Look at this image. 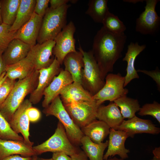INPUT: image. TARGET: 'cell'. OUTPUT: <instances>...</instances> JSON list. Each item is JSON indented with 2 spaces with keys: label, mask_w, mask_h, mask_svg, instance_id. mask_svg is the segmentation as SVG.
Masks as SVG:
<instances>
[{
  "label": "cell",
  "mask_w": 160,
  "mask_h": 160,
  "mask_svg": "<svg viewBox=\"0 0 160 160\" xmlns=\"http://www.w3.org/2000/svg\"><path fill=\"white\" fill-rule=\"evenodd\" d=\"M127 38L124 33H113L103 27L95 36L91 50L103 80L108 73L113 72L114 64L122 57Z\"/></svg>",
  "instance_id": "1"
},
{
  "label": "cell",
  "mask_w": 160,
  "mask_h": 160,
  "mask_svg": "<svg viewBox=\"0 0 160 160\" xmlns=\"http://www.w3.org/2000/svg\"><path fill=\"white\" fill-rule=\"evenodd\" d=\"M39 76V71L35 70L25 78L18 80L8 97L0 105V112L8 122L25 97L36 88Z\"/></svg>",
  "instance_id": "2"
},
{
  "label": "cell",
  "mask_w": 160,
  "mask_h": 160,
  "mask_svg": "<svg viewBox=\"0 0 160 160\" xmlns=\"http://www.w3.org/2000/svg\"><path fill=\"white\" fill-rule=\"evenodd\" d=\"M71 6L67 4L55 9L48 8L42 19L38 43L54 40L67 25V12Z\"/></svg>",
  "instance_id": "3"
},
{
  "label": "cell",
  "mask_w": 160,
  "mask_h": 160,
  "mask_svg": "<svg viewBox=\"0 0 160 160\" xmlns=\"http://www.w3.org/2000/svg\"><path fill=\"white\" fill-rule=\"evenodd\" d=\"M46 116H53L56 117L63 126L66 134L71 143L78 147L84 136L81 129L73 121L66 110L60 95L56 97L43 110Z\"/></svg>",
  "instance_id": "4"
},
{
  "label": "cell",
  "mask_w": 160,
  "mask_h": 160,
  "mask_svg": "<svg viewBox=\"0 0 160 160\" xmlns=\"http://www.w3.org/2000/svg\"><path fill=\"white\" fill-rule=\"evenodd\" d=\"M78 49L83 54L84 66L81 75V84L93 96L103 87L105 81L101 76L98 65L92 50L84 51L79 44Z\"/></svg>",
  "instance_id": "5"
},
{
  "label": "cell",
  "mask_w": 160,
  "mask_h": 160,
  "mask_svg": "<svg viewBox=\"0 0 160 160\" xmlns=\"http://www.w3.org/2000/svg\"><path fill=\"white\" fill-rule=\"evenodd\" d=\"M32 148L37 155L50 152L53 153L63 152L71 156L81 150L71 143L63 126L59 121L54 133L49 138Z\"/></svg>",
  "instance_id": "6"
},
{
  "label": "cell",
  "mask_w": 160,
  "mask_h": 160,
  "mask_svg": "<svg viewBox=\"0 0 160 160\" xmlns=\"http://www.w3.org/2000/svg\"><path fill=\"white\" fill-rule=\"evenodd\" d=\"M63 104L73 121L80 129L97 119V112L100 105L95 100Z\"/></svg>",
  "instance_id": "7"
},
{
  "label": "cell",
  "mask_w": 160,
  "mask_h": 160,
  "mask_svg": "<svg viewBox=\"0 0 160 160\" xmlns=\"http://www.w3.org/2000/svg\"><path fill=\"white\" fill-rule=\"evenodd\" d=\"M105 79L103 87L93 96V99L99 105L106 101L113 102L128 93V89L124 87L125 76H122L120 73H108Z\"/></svg>",
  "instance_id": "8"
},
{
  "label": "cell",
  "mask_w": 160,
  "mask_h": 160,
  "mask_svg": "<svg viewBox=\"0 0 160 160\" xmlns=\"http://www.w3.org/2000/svg\"><path fill=\"white\" fill-rule=\"evenodd\" d=\"M76 28L72 21H70L54 39L55 45L53 49V54L61 65L68 53L75 52V40L74 34Z\"/></svg>",
  "instance_id": "9"
},
{
  "label": "cell",
  "mask_w": 160,
  "mask_h": 160,
  "mask_svg": "<svg viewBox=\"0 0 160 160\" xmlns=\"http://www.w3.org/2000/svg\"><path fill=\"white\" fill-rule=\"evenodd\" d=\"M159 0H146L145 9L136 20L135 30L144 35H153L159 30L160 17L155 10Z\"/></svg>",
  "instance_id": "10"
},
{
  "label": "cell",
  "mask_w": 160,
  "mask_h": 160,
  "mask_svg": "<svg viewBox=\"0 0 160 160\" xmlns=\"http://www.w3.org/2000/svg\"><path fill=\"white\" fill-rule=\"evenodd\" d=\"M61 65L55 57L49 66L38 70V84L35 89L30 94L29 99L32 104H37L40 101L43 96L45 89L62 69L60 67Z\"/></svg>",
  "instance_id": "11"
},
{
  "label": "cell",
  "mask_w": 160,
  "mask_h": 160,
  "mask_svg": "<svg viewBox=\"0 0 160 160\" xmlns=\"http://www.w3.org/2000/svg\"><path fill=\"white\" fill-rule=\"evenodd\" d=\"M32 106L29 99L25 100L12 115L9 122L10 127L17 134L20 133L23 136L24 142L32 147L33 143L29 138L30 121L26 112L27 109Z\"/></svg>",
  "instance_id": "12"
},
{
  "label": "cell",
  "mask_w": 160,
  "mask_h": 160,
  "mask_svg": "<svg viewBox=\"0 0 160 160\" xmlns=\"http://www.w3.org/2000/svg\"><path fill=\"white\" fill-rule=\"evenodd\" d=\"M54 40L37 43L31 47L27 56L34 65L35 70H39L49 66L54 58L52 57Z\"/></svg>",
  "instance_id": "13"
},
{
  "label": "cell",
  "mask_w": 160,
  "mask_h": 160,
  "mask_svg": "<svg viewBox=\"0 0 160 160\" xmlns=\"http://www.w3.org/2000/svg\"><path fill=\"white\" fill-rule=\"evenodd\" d=\"M109 135L108 148L104 155L103 160L116 155L124 159L128 158V153L130 151L125 146V142L129 137L128 133L124 131L110 128Z\"/></svg>",
  "instance_id": "14"
},
{
  "label": "cell",
  "mask_w": 160,
  "mask_h": 160,
  "mask_svg": "<svg viewBox=\"0 0 160 160\" xmlns=\"http://www.w3.org/2000/svg\"><path fill=\"white\" fill-rule=\"evenodd\" d=\"M117 130L126 132L131 137L137 134L157 135L160 132V128L156 127L151 120L142 119L136 116L127 120H124Z\"/></svg>",
  "instance_id": "15"
},
{
  "label": "cell",
  "mask_w": 160,
  "mask_h": 160,
  "mask_svg": "<svg viewBox=\"0 0 160 160\" xmlns=\"http://www.w3.org/2000/svg\"><path fill=\"white\" fill-rule=\"evenodd\" d=\"M73 82L71 74L62 68L59 74L55 76L43 92L44 99L42 106L47 107L52 101L59 95L62 90L66 86Z\"/></svg>",
  "instance_id": "16"
},
{
  "label": "cell",
  "mask_w": 160,
  "mask_h": 160,
  "mask_svg": "<svg viewBox=\"0 0 160 160\" xmlns=\"http://www.w3.org/2000/svg\"><path fill=\"white\" fill-rule=\"evenodd\" d=\"M42 19L33 12L29 20L16 31L15 38L19 39L31 47L35 45Z\"/></svg>",
  "instance_id": "17"
},
{
  "label": "cell",
  "mask_w": 160,
  "mask_h": 160,
  "mask_svg": "<svg viewBox=\"0 0 160 160\" xmlns=\"http://www.w3.org/2000/svg\"><path fill=\"white\" fill-rule=\"evenodd\" d=\"M31 47L19 39H13L2 54L5 65L14 64L26 57Z\"/></svg>",
  "instance_id": "18"
},
{
  "label": "cell",
  "mask_w": 160,
  "mask_h": 160,
  "mask_svg": "<svg viewBox=\"0 0 160 160\" xmlns=\"http://www.w3.org/2000/svg\"><path fill=\"white\" fill-rule=\"evenodd\" d=\"M32 147L27 145L24 141L0 139V160L13 155L20 154L24 157L37 155Z\"/></svg>",
  "instance_id": "19"
},
{
  "label": "cell",
  "mask_w": 160,
  "mask_h": 160,
  "mask_svg": "<svg viewBox=\"0 0 160 160\" xmlns=\"http://www.w3.org/2000/svg\"><path fill=\"white\" fill-rule=\"evenodd\" d=\"M96 119L105 122L110 128L116 130L124 120L119 107L113 102L107 105H100L97 111Z\"/></svg>",
  "instance_id": "20"
},
{
  "label": "cell",
  "mask_w": 160,
  "mask_h": 160,
  "mask_svg": "<svg viewBox=\"0 0 160 160\" xmlns=\"http://www.w3.org/2000/svg\"><path fill=\"white\" fill-rule=\"evenodd\" d=\"M146 47V45H140L137 42H131L128 46L127 52L122 59L123 61H126L127 63V73L125 76L124 87L132 80L139 78V76L135 67V60L137 56Z\"/></svg>",
  "instance_id": "21"
},
{
  "label": "cell",
  "mask_w": 160,
  "mask_h": 160,
  "mask_svg": "<svg viewBox=\"0 0 160 160\" xmlns=\"http://www.w3.org/2000/svg\"><path fill=\"white\" fill-rule=\"evenodd\" d=\"M60 96L63 103L73 101H92L93 95L79 83L73 82L61 91Z\"/></svg>",
  "instance_id": "22"
},
{
  "label": "cell",
  "mask_w": 160,
  "mask_h": 160,
  "mask_svg": "<svg viewBox=\"0 0 160 160\" xmlns=\"http://www.w3.org/2000/svg\"><path fill=\"white\" fill-rule=\"evenodd\" d=\"M63 64L64 70L71 74L73 82L81 84V72L84 66L82 53L79 51L68 53L65 57Z\"/></svg>",
  "instance_id": "23"
},
{
  "label": "cell",
  "mask_w": 160,
  "mask_h": 160,
  "mask_svg": "<svg viewBox=\"0 0 160 160\" xmlns=\"http://www.w3.org/2000/svg\"><path fill=\"white\" fill-rule=\"evenodd\" d=\"M81 129L84 136L98 144L103 142L109 135L110 128L103 121L96 119Z\"/></svg>",
  "instance_id": "24"
},
{
  "label": "cell",
  "mask_w": 160,
  "mask_h": 160,
  "mask_svg": "<svg viewBox=\"0 0 160 160\" xmlns=\"http://www.w3.org/2000/svg\"><path fill=\"white\" fill-rule=\"evenodd\" d=\"M35 70L34 65L27 56L15 63L7 65L5 71L8 78L16 80L25 78Z\"/></svg>",
  "instance_id": "25"
},
{
  "label": "cell",
  "mask_w": 160,
  "mask_h": 160,
  "mask_svg": "<svg viewBox=\"0 0 160 160\" xmlns=\"http://www.w3.org/2000/svg\"><path fill=\"white\" fill-rule=\"evenodd\" d=\"M36 0H20L15 20L10 26V31H17L27 22L33 13Z\"/></svg>",
  "instance_id": "26"
},
{
  "label": "cell",
  "mask_w": 160,
  "mask_h": 160,
  "mask_svg": "<svg viewBox=\"0 0 160 160\" xmlns=\"http://www.w3.org/2000/svg\"><path fill=\"white\" fill-rule=\"evenodd\" d=\"M81 144L83 151L89 160H103L104 153L108 146V140L105 142L97 144L84 135L81 139Z\"/></svg>",
  "instance_id": "27"
},
{
  "label": "cell",
  "mask_w": 160,
  "mask_h": 160,
  "mask_svg": "<svg viewBox=\"0 0 160 160\" xmlns=\"http://www.w3.org/2000/svg\"><path fill=\"white\" fill-rule=\"evenodd\" d=\"M113 102L120 108L124 119H130L135 116L136 113L139 111L140 108L137 99L128 97L127 95L118 98Z\"/></svg>",
  "instance_id": "28"
},
{
  "label": "cell",
  "mask_w": 160,
  "mask_h": 160,
  "mask_svg": "<svg viewBox=\"0 0 160 160\" xmlns=\"http://www.w3.org/2000/svg\"><path fill=\"white\" fill-rule=\"evenodd\" d=\"M107 0H90L85 14L89 15L95 23H102L109 12Z\"/></svg>",
  "instance_id": "29"
},
{
  "label": "cell",
  "mask_w": 160,
  "mask_h": 160,
  "mask_svg": "<svg viewBox=\"0 0 160 160\" xmlns=\"http://www.w3.org/2000/svg\"><path fill=\"white\" fill-rule=\"evenodd\" d=\"M20 2V0H0L3 23L11 26L13 24L16 18Z\"/></svg>",
  "instance_id": "30"
},
{
  "label": "cell",
  "mask_w": 160,
  "mask_h": 160,
  "mask_svg": "<svg viewBox=\"0 0 160 160\" xmlns=\"http://www.w3.org/2000/svg\"><path fill=\"white\" fill-rule=\"evenodd\" d=\"M102 23L103 27L107 31L115 34L124 33L126 28L123 23L116 15L109 12Z\"/></svg>",
  "instance_id": "31"
},
{
  "label": "cell",
  "mask_w": 160,
  "mask_h": 160,
  "mask_svg": "<svg viewBox=\"0 0 160 160\" xmlns=\"http://www.w3.org/2000/svg\"><path fill=\"white\" fill-rule=\"evenodd\" d=\"M0 139L24 141L23 137L16 133L11 128L8 122L0 112Z\"/></svg>",
  "instance_id": "32"
},
{
  "label": "cell",
  "mask_w": 160,
  "mask_h": 160,
  "mask_svg": "<svg viewBox=\"0 0 160 160\" xmlns=\"http://www.w3.org/2000/svg\"><path fill=\"white\" fill-rule=\"evenodd\" d=\"M10 26L4 23L0 25V54L3 53L10 42L15 38L16 31H10Z\"/></svg>",
  "instance_id": "33"
},
{
  "label": "cell",
  "mask_w": 160,
  "mask_h": 160,
  "mask_svg": "<svg viewBox=\"0 0 160 160\" xmlns=\"http://www.w3.org/2000/svg\"><path fill=\"white\" fill-rule=\"evenodd\" d=\"M141 116L150 115L160 123V104L154 101L152 103H147L140 107L138 113Z\"/></svg>",
  "instance_id": "34"
},
{
  "label": "cell",
  "mask_w": 160,
  "mask_h": 160,
  "mask_svg": "<svg viewBox=\"0 0 160 160\" xmlns=\"http://www.w3.org/2000/svg\"><path fill=\"white\" fill-rule=\"evenodd\" d=\"M7 77L0 87V105L3 103L8 97L16 82Z\"/></svg>",
  "instance_id": "35"
},
{
  "label": "cell",
  "mask_w": 160,
  "mask_h": 160,
  "mask_svg": "<svg viewBox=\"0 0 160 160\" xmlns=\"http://www.w3.org/2000/svg\"><path fill=\"white\" fill-rule=\"evenodd\" d=\"M49 0H36L34 12L43 18L49 7Z\"/></svg>",
  "instance_id": "36"
},
{
  "label": "cell",
  "mask_w": 160,
  "mask_h": 160,
  "mask_svg": "<svg viewBox=\"0 0 160 160\" xmlns=\"http://www.w3.org/2000/svg\"><path fill=\"white\" fill-rule=\"evenodd\" d=\"M137 72H140L146 74L151 77L155 82L158 89L160 90V71L157 67L155 70L148 71L145 70L138 69L136 70Z\"/></svg>",
  "instance_id": "37"
},
{
  "label": "cell",
  "mask_w": 160,
  "mask_h": 160,
  "mask_svg": "<svg viewBox=\"0 0 160 160\" xmlns=\"http://www.w3.org/2000/svg\"><path fill=\"white\" fill-rule=\"evenodd\" d=\"M30 122H36L40 119L41 116L40 111L32 106L28 108L26 112Z\"/></svg>",
  "instance_id": "38"
},
{
  "label": "cell",
  "mask_w": 160,
  "mask_h": 160,
  "mask_svg": "<svg viewBox=\"0 0 160 160\" xmlns=\"http://www.w3.org/2000/svg\"><path fill=\"white\" fill-rule=\"evenodd\" d=\"M70 0H49L50 8L55 9L67 4Z\"/></svg>",
  "instance_id": "39"
},
{
  "label": "cell",
  "mask_w": 160,
  "mask_h": 160,
  "mask_svg": "<svg viewBox=\"0 0 160 160\" xmlns=\"http://www.w3.org/2000/svg\"><path fill=\"white\" fill-rule=\"evenodd\" d=\"M52 158L53 160H71L70 156L63 152L53 153Z\"/></svg>",
  "instance_id": "40"
},
{
  "label": "cell",
  "mask_w": 160,
  "mask_h": 160,
  "mask_svg": "<svg viewBox=\"0 0 160 160\" xmlns=\"http://www.w3.org/2000/svg\"><path fill=\"white\" fill-rule=\"evenodd\" d=\"M70 157L71 160H88V158L86 154L84 151L81 150Z\"/></svg>",
  "instance_id": "41"
},
{
  "label": "cell",
  "mask_w": 160,
  "mask_h": 160,
  "mask_svg": "<svg viewBox=\"0 0 160 160\" xmlns=\"http://www.w3.org/2000/svg\"><path fill=\"white\" fill-rule=\"evenodd\" d=\"M32 157H24L16 154L6 157L2 160H32Z\"/></svg>",
  "instance_id": "42"
},
{
  "label": "cell",
  "mask_w": 160,
  "mask_h": 160,
  "mask_svg": "<svg viewBox=\"0 0 160 160\" xmlns=\"http://www.w3.org/2000/svg\"><path fill=\"white\" fill-rule=\"evenodd\" d=\"M6 65L5 64L2 57V54H0V77L5 71Z\"/></svg>",
  "instance_id": "43"
},
{
  "label": "cell",
  "mask_w": 160,
  "mask_h": 160,
  "mask_svg": "<svg viewBox=\"0 0 160 160\" xmlns=\"http://www.w3.org/2000/svg\"><path fill=\"white\" fill-rule=\"evenodd\" d=\"M154 157L160 160V147H156L152 151Z\"/></svg>",
  "instance_id": "44"
},
{
  "label": "cell",
  "mask_w": 160,
  "mask_h": 160,
  "mask_svg": "<svg viewBox=\"0 0 160 160\" xmlns=\"http://www.w3.org/2000/svg\"><path fill=\"white\" fill-rule=\"evenodd\" d=\"M7 77L6 71H5L3 73L0 77V87Z\"/></svg>",
  "instance_id": "45"
},
{
  "label": "cell",
  "mask_w": 160,
  "mask_h": 160,
  "mask_svg": "<svg viewBox=\"0 0 160 160\" xmlns=\"http://www.w3.org/2000/svg\"><path fill=\"white\" fill-rule=\"evenodd\" d=\"M144 1V0H124L123 1L125 2H130V3L131 2V3H133L134 4H135L141 1V2H143V1Z\"/></svg>",
  "instance_id": "46"
},
{
  "label": "cell",
  "mask_w": 160,
  "mask_h": 160,
  "mask_svg": "<svg viewBox=\"0 0 160 160\" xmlns=\"http://www.w3.org/2000/svg\"><path fill=\"white\" fill-rule=\"evenodd\" d=\"M105 160H125L124 159H123L121 158L119 159L117 158L116 157H114L113 158H110V159H108Z\"/></svg>",
  "instance_id": "47"
},
{
  "label": "cell",
  "mask_w": 160,
  "mask_h": 160,
  "mask_svg": "<svg viewBox=\"0 0 160 160\" xmlns=\"http://www.w3.org/2000/svg\"><path fill=\"white\" fill-rule=\"evenodd\" d=\"M37 160H53L52 158L50 159H45L42 158L37 157Z\"/></svg>",
  "instance_id": "48"
},
{
  "label": "cell",
  "mask_w": 160,
  "mask_h": 160,
  "mask_svg": "<svg viewBox=\"0 0 160 160\" xmlns=\"http://www.w3.org/2000/svg\"><path fill=\"white\" fill-rule=\"evenodd\" d=\"M3 23V21L1 18V6L0 4V25L2 24Z\"/></svg>",
  "instance_id": "49"
},
{
  "label": "cell",
  "mask_w": 160,
  "mask_h": 160,
  "mask_svg": "<svg viewBox=\"0 0 160 160\" xmlns=\"http://www.w3.org/2000/svg\"><path fill=\"white\" fill-rule=\"evenodd\" d=\"M38 157L37 155H35L32 156V160H37V158Z\"/></svg>",
  "instance_id": "50"
},
{
  "label": "cell",
  "mask_w": 160,
  "mask_h": 160,
  "mask_svg": "<svg viewBox=\"0 0 160 160\" xmlns=\"http://www.w3.org/2000/svg\"><path fill=\"white\" fill-rule=\"evenodd\" d=\"M150 160H160L157 159L153 156V158L152 159H151Z\"/></svg>",
  "instance_id": "51"
}]
</instances>
